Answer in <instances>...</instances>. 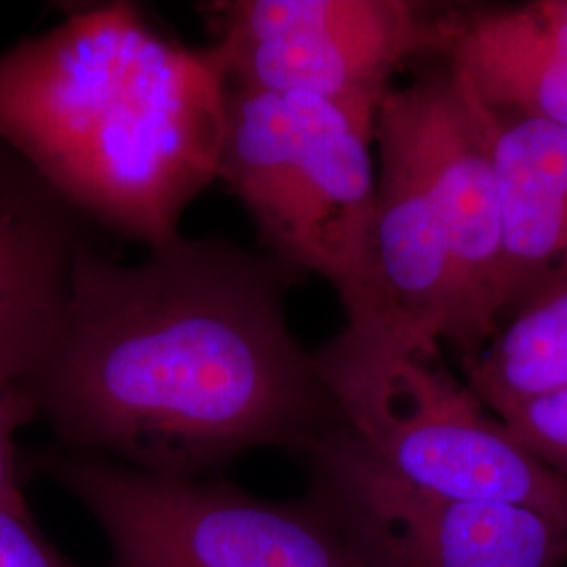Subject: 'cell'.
Wrapping results in <instances>:
<instances>
[{
  "instance_id": "13",
  "label": "cell",
  "mask_w": 567,
  "mask_h": 567,
  "mask_svg": "<svg viewBox=\"0 0 567 567\" xmlns=\"http://www.w3.org/2000/svg\"><path fill=\"white\" fill-rule=\"evenodd\" d=\"M496 419L527 454L567 482V386Z\"/></svg>"
},
{
  "instance_id": "4",
  "label": "cell",
  "mask_w": 567,
  "mask_h": 567,
  "mask_svg": "<svg viewBox=\"0 0 567 567\" xmlns=\"http://www.w3.org/2000/svg\"><path fill=\"white\" fill-rule=\"evenodd\" d=\"M102 529L105 567H365L309 494L269 501L225 482L152 475L53 446L34 456Z\"/></svg>"
},
{
  "instance_id": "7",
  "label": "cell",
  "mask_w": 567,
  "mask_h": 567,
  "mask_svg": "<svg viewBox=\"0 0 567 567\" xmlns=\"http://www.w3.org/2000/svg\"><path fill=\"white\" fill-rule=\"evenodd\" d=\"M309 496L365 567H567V527L529 508L410 486L341 423L311 447Z\"/></svg>"
},
{
  "instance_id": "12",
  "label": "cell",
  "mask_w": 567,
  "mask_h": 567,
  "mask_svg": "<svg viewBox=\"0 0 567 567\" xmlns=\"http://www.w3.org/2000/svg\"><path fill=\"white\" fill-rule=\"evenodd\" d=\"M461 362L468 391L494 416L566 389L567 276L529 292Z\"/></svg>"
},
{
  "instance_id": "3",
  "label": "cell",
  "mask_w": 567,
  "mask_h": 567,
  "mask_svg": "<svg viewBox=\"0 0 567 567\" xmlns=\"http://www.w3.org/2000/svg\"><path fill=\"white\" fill-rule=\"evenodd\" d=\"M374 122L343 105L231 86L219 179L264 252L330 284L344 324L374 307Z\"/></svg>"
},
{
  "instance_id": "14",
  "label": "cell",
  "mask_w": 567,
  "mask_h": 567,
  "mask_svg": "<svg viewBox=\"0 0 567 567\" xmlns=\"http://www.w3.org/2000/svg\"><path fill=\"white\" fill-rule=\"evenodd\" d=\"M37 419L39 410L25 386L0 383V507H28L18 480V433Z\"/></svg>"
},
{
  "instance_id": "8",
  "label": "cell",
  "mask_w": 567,
  "mask_h": 567,
  "mask_svg": "<svg viewBox=\"0 0 567 567\" xmlns=\"http://www.w3.org/2000/svg\"><path fill=\"white\" fill-rule=\"evenodd\" d=\"M433 175L452 217V316L446 343L473 355L503 318L505 238L486 112L444 60L416 76Z\"/></svg>"
},
{
  "instance_id": "11",
  "label": "cell",
  "mask_w": 567,
  "mask_h": 567,
  "mask_svg": "<svg viewBox=\"0 0 567 567\" xmlns=\"http://www.w3.org/2000/svg\"><path fill=\"white\" fill-rule=\"evenodd\" d=\"M486 116L503 208L505 318L529 292L567 276V126Z\"/></svg>"
},
{
  "instance_id": "10",
  "label": "cell",
  "mask_w": 567,
  "mask_h": 567,
  "mask_svg": "<svg viewBox=\"0 0 567 567\" xmlns=\"http://www.w3.org/2000/svg\"><path fill=\"white\" fill-rule=\"evenodd\" d=\"M442 60L489 114L567 126V0L450 7Z\"/></svg>"
},
{
  "instance_id": "1",
  "label": "cell",
  "mask_w": 567,
  "mask_h": 567,
  "mask_svg": "<svg viewBox=\"0 0 567 567\" xmlns=\"http://www.w3.org/2000/svg\"><path fill=\"white\" fill-rule=\"evenodd\" d=\"M303 271L215 238L124 265L86 244L60 339L25 389L58 446L168 477L259 447L307 454L343 423L286 320Z\"/></svg>"
},
{
  "instance_id": "2",
  "label": "cell",
  "mask_w": 567,
  "mask_h": 567,
  "mask_svg": "<svg viewBox=\"0 0 567 567\" xmlns=\"http://www.w3.org/2000/svg\"><path fill=\"white\" fill-rule=\"evenodd\" d=\"M231 81L133 2L65 11L0 51V142L84 221L147 250L219 179Z\"/></svg>"
},
{
  "instance_id": "9",
  "label": "cell",
  "mask_w": 567,
  "mask_h": 567,
  "mask_svg": "<svg viewBox=\"0 0 567 567\" xmlns=\"http://www.w3.org/2000/svg\"><path fill=\"white\" fill-rule=\"evenodd\" d=\"M81 215L0 142V383L28 385L58 343L72 271L86 246Z\"/></svg>"
},
{
  "instance_id": "6",
  "label": "cell",
  "mask_w": 567,
  "mask_h": 567,
  "mask_svg": "<svg viewBox=\"0 0 567 567\" xmlns=\"http://www.w3.org/2000/svg\"><path fill=\"white\" fill-rule=\"evenodd\" d=\"M234 86L307 95L377 121L408 63L442 60L447 11L412 0H221L200 4Z\"/></svg>"
},
{
  "instance_id": "5",
  "label": "cell",
  "mask_w": 567,
  "mask_h": 567,
  "mask_svg": "<svg viewBox=\"0 0 567 567\" xmlns=\"http://www.w3.org/2000/svg\"><path fill=\"white\" fill-rule=\"evenodd\" d=\"M313 362L344 426L398 480L450 498L529 508L567 527V482L447 374L440 353Z\"/></svg>"
},
{
  "instance_id": "15",
  "label": "cell",
  "mask_w": 567,
  "mask_h": 567,
  "mask_svg": "<svg viewBox=\"0 0 567 567\" xmlns=\"http://www.w3.org/2000/svg\"><path fill=\"white\" fill-rule=\"evenodd\" d=\"M0 567H72L42 538L28 507H0Z\"/></svg>"
}]
</instances>
